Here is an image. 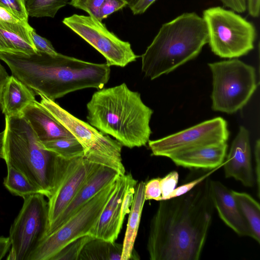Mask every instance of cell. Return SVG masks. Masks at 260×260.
<instances>
[{
  "label": "cell",
  "mask_w": 260,
  "mask_h": 260,
  "mask_svg": "<svg viewBox=\"0 0 260 260\" xmlns=\"http://www.w3.org/2000/svg\"><path fill=\"white\" fill-rule=\"evenodd\" d=\"M209 177L181 196L160 201L147 243L151 260H198L214 211Z\"/></svg>",
  "instance_id": "cell-1"
},
{
  "label": "cell",
  "mask_w": 260,
  "mask_h": 260,
  "mask_svg": "<svg viewBox=\"0 0 260 260\" xmlns=\"http://www.w3.org/2000/svg\"><path fill=\"white\" fill-rule=\"evenodd\" d=\"M0 60L12 75L32 90L53 101L78 90L102 89L108 82L110 67L85 61L57 53L25 55L0 53Z\"/></svg>",
  "instance_id": "cell-2"
},
{
  "label": "cell",
  "mask_w": 260,
  "mask_h": 260,
  "mask_svg": "<svg viewBox=\"0 0 260 260\" xmlns=\"http://www.w3.org/2000/svg\"><path fill=\"white\" fill-rule=\"evenodd\" d=\"M88 123L129 148L145 146L153 110L125 83L95 92L86 105Z\"/></svg>",
  "instance_id": "cell-3"
},
{
  "label": "cell",
  "mask_w": 260,
  "mask_h": 260,
  "mask_svg": "<svg viewBox=\"0 0 260 260\" xmlns=\"http://www.w3.org/2000/svg\"><path fill=\"white\" fill-rule=\"evenodd\" d=\"M208 43L206 25L194 12L163 24L141 55L142 72L154 80L196 57Z\"/></svg>",
  "instance_id": "cell-4"
},
{
  "label": "cell",
  "mask_w": 260,
  "mask_h": 260,
  "mask_svg": "<svg viewBox=\"0 0 260 260\" xmlns=\"http://www.w3.org/2000/svg\"><path fill=\"white\" fill-rule=\"evenodd\" d=\"M3 159L48 199L54 191L61 157L46 149L22 116H5Z\"/></svg>",
  "instance_id": "cell-5"
},
{
  "label": "cell",
  "mask_w": 260,
  "mask_h": 260,
  "mask_svg": "<svg viewBox=\"0 0 260 260\" xmlns=\"http://www.w3.org/2000/svg\"><path fill=\"white\" fill-rule=\"evenodd\" d=\"M208 43L216 55L236 58L254 48L256 31L254 25L233 10L214 7L203 12Z\"/></svg>",
  "instance_id": "cell-6"
},
{
  "label": "cell",
  "mask_w": 260,
  "mask_h": 260,
  "mask_svg": "<svg viewBox=\"0 0 260 260\" xmlns=\"http://www.w3.org/2000/svg\"><path fill=\"white\" fill-rule=\"evenodd\" d=\"M208 66L213 78L212 110L233 114L242 109L257 87L255 69L237 58Z\"/></svg>",
  "instance_id": "cell-7"
},
{
  "label": "cell",
  "mask_w": 260,
  "mask_h": 260,
  "mask_svg": "<svg viewBox=\"0 0 260 260\" xmlns=\"http://www.w3.org/2000/svg\"><path fill=\"white\" fill-rule=\"evenodd\" d=\"M40 104L78 140L84 151L83 157L88 161L125 174L122 162V145L98 131L88 123L73 116L58 104L42 94Z\"/></svg>",
  "instance_id": "cell-8"
},
{
  "label": "cell",
  "mask_w": 260,
  "mask_h": 260,
  "mask_svg": "<svg viewBox=\"0 0 260 260\" xmlns=\"http://www.w3.org/2000/svg\"><path fill=\"white\" fill-rule=\"evenodd\" d=\"M115 181L98 192L63 224L44 237L27 260H51L69 243L89 235L114 190Z\"/></svg>",
  "instance_id": "cell-9"
},
{
  "label": "cell",
  "mask_w": 260,
  "mask_h": 260,
  "mask_svg": "<svg viewBox=\"0 0 260 260\" xmlns=\"http://www.w3.org/2000/svg\"><path fill=\"white\" fill-rule=\"evenodd\" d=\"M23 203L11 224L9 238L11 246L8 260H27L45 236L48 223V202L37 193L23 199Z\"/></svg>",
  "instance_id": "cell-10"
},
{
  "label": "cell",
  "mask_w": 260,
  "mask_h": 260,
  "mask_svg": "<svg viewBox=\"0 0 260 260\" xmlns=\"http://www.w3.org/2000/svg\"><path fill=\"white\" fill-rule=\"evenodd\" d=\"M62 22L99 51L110 67H124L140 57L134 52L128 42L118 38L92 16L75 14L64 18Z\"/></svg>",
  "instance_id": "cell-11"
},
{
  "label": "cell",
  "mask_w": 260,
  "mask_h": 260,
  "mask_svg": "<svg viewBox=\"0 0 260 260\" xmlns=\"http://www.w3.org/2000/svg\"><path fill=\"white\" fill-rule=\"evenodd\" d=\"M229 135L227 122L218 117L148 143L152 155L170 158L196 148L227 142Z\"/></svg>",
  "instance_id": "cell-12"
},
{
  "label": "cell",
  "mask_w": 260,
  "mask_h": 260,
  "mask_svg": "<svg viewBox=\"0 0 260 260\" xmlns=\"http://www.w3.org/2000/svg\"><path fill=\"white\" fill-rule=\"evenodd\" d=\"M99 166L84 157L69 160L62 158L53 193L48 199V223L46 235Z\"/></svg>",
  "instance_id": "cell-13"
},
{
  "label": "cell",
  "mask_w": 260,
  "mask_h": 260,
  "mask_svg": "<svg viewBox=\"0 0 260 260\" xmlns=\"http://www.w3.org/2000/svg\"><path fill=\"white\" fill-rule=\"evenodd\" d=\"M137 180L131 174L119 175L114 190L89 235L94 238L114 242L117 239L122 223L120 220L121 204L128 188L136 186Z\"/></svg>",
  "instance_id": "cell-14"
},
{
  "label": "cell",
  "mask_w": 260,
  "mask_h": 260,
  "mask_svg": "<svg viewBox=\"0 0 260 260\" xmlns=\"http://www.w3.org/2000/svg\"><path fill=\"white\" fill-rule=\"evenodd\" d=\"M251 158L249 133L241 126L223 162L225 177L233 178L246 187H253L255 179Z\"/></svg>",
  "instance_id": "cell-15"
},
{
  "label": "cell",
  "mask_w": 260,
  "mask_h": 260,
  "mask_svg": "<svg viewBox=\"0 0 260 260\" xmlns=\"http://www.w3.org/2000/svg\"><path fill=\"white\" fill-rule=\"evenodd\" d=\"M119 176L115 170L99 165L86 180L45 236L63 224L98 192L115 181Z\"/></svg>",
  "instance_id": "cell-16"
},
{
  "label": "cell",
  "mask_w": 260,
  "mask_h": 260,
  "mask_svg": "<svg viewBox=\"0 0 260 260\" xmlns=\"http://www.w3.org/2000/svg\"><path fill=\"white\" fill-rule=\"evenodd\" d=\"M210 191L214 207L224 223L239 236L252 238L249 226L233 196L232 190L220 182L210 179Z\"/></svg>",
  "instance_id": "cell-17"
},
{
  "label": "cell",
  "mask_w": 260,
  "mask_h": 260,
  "mask_svg": "<svg viewBox=\"0 0 260 260\" xmlns=\"http://www.w3.org/2000/svg\"><path fill=\"white\" fill-rule=\"evenodd\" d=\"M228 146L226 142L206 145L180 152L170 159L178 166L212 170L223 166Z\"/></svg>",
  "instance_id": "cell-18"
},
{
  "label": "cell",
  "mask_w": 260,
  "mask_h": 260,
  "mask_svg": "<svg viewBox=\"0 0 260 260\" xmlns=\"http://www.w3.org/2000/svg\"><path fill=\"white\" fill-rule=\"evenodd\" d=\"M21 114L41 141L74 136L36 100L28 104L22 110Z\"/></svg>",
  "instance_id": "cell-19"
},
{
  "label": "cell",
  "mask_w": 260,
  "mask_h": 260,
  "mask_svg": "<svg viewBox=\"0 0 260 260\" xmlns=\"http://www.w3.org/2000/svg\"><path fill=\"white\" fill-rule=\"evenodd\" d=\"M28 23L0 21V53L29 55L37 52Z\"/></svg>",
  "instance_id": "cell-20"
},
{
  "label": "cell",
  "mask_w": 260,
  "mask_h": 260,
  "mask_svg": "<svg viewBox=\"0 0 260 260\" xmlns=\"http://www.w3.org/2000/svg\"><path fill=\"white\" fill-rule=\"evenodd\" d=\"M34 91L14 76H10L2 93L1 110L5 116L21 114L22 110L36 100Z\"/></svg>",
  "instance_id": "cell-21"
},
{
  "label": "cell",
  "mask_w": 260,
  "mask_h": 260,
  "mask_svg": "<svg viewBox=\"0 0 260 260\" xmlns=\"http://www.w3.org/2000/svg\"><path fill=\"white\" fill-rule=\"evenodd\" d=\"M145 182L141 181L135 187L133 204L131 206L122 244L121 260H129L136 256L134 247L140 225L141 217L144 205Z\"/></svg>",
  "instance_id": "cell-22"
},
{
  "label": "cell",
  "mask_w": 260,
  "mask_h": 260,
  "mask_svg": "<svg viewBox=\"0 0 260 260\" xmlns=\"http://www.w3.org/2000/svg\"><path fill=\"white\" fill-rule=\"evenodd\" d=\"M122 244L92 238L80 252L78 260H121Z\"/></svg>",
  "instance_id": "cell-23"
},
{
  "label": "cell",
  "mask_w": 260,
  "mask_h": 260,
  "mask_svg": "<svg viewBox=\"0 0 260 260\" xmlns=\"http://www.w3.org/2000/svg\"><path fill=\"white\" fill-rule=\"evenodd\" d=\"M243 215L247 222L252 234V239L260 243V207L250 194L232 190Z\"/></svg>",
  "instance_id": "cell-24"
},
{
  "label": "cell",
  "mask_w": 260,
  "mask_h": 260,
  "mask_svg": "<svg viewBox=\"0 0 260 260\" xmlns=\"http://www.w3.org/2000/svg\"><path fill=\"white\" fill-rule=\"evenodd\" d=\"M6 165L7 174L3 183L11 193L23 199L37 193L42 194L21 172L10 164Z\"/></svg>",
  "instance_id": "cell-25"
},
{
  "label": "cell",
  "mask_w": 260,
  "mask_h": 260,
  "mask_svg": "<svg viewBox=\"0 0 260 260\" xmlns=\"http://www.w3.org/2000/svg\"><path fill=\"white\" fill-rule=\"evenodd\" d=\"M41 142L46 149L64 159L83 157V148L74 136L56 138Z\"/></svg>",
  "instance_id": "cell-26"
},
{
  "label": "cell",
  "mask_w": 260,
  "mask_h": 260,
  "mask_svg": "<svg viewBox=\"0 0 260 260\" xmlns=\"http://www.w3.org/2000/svg\"><path fill=\"white\" fill-rule=\"evenodd\" d=\"M70 0H25L28 16L54 18L61 8Z\"/></svg>",
  "instance_id": "cell-27"
},
{
  "label": "cell",
  "mask_w": 260,
  "mask_h": 260,
  "mask_svg": "<svg viewBox=\"0 0 260 260\" xmlns=\"http://www.w3.org/2000/svg\"><path fill=\"white\" fill-rule=\"evenodd\" d=\"M93 237L86 235L80 237L66 245L51 260H78L85 245Z\"/></svg>",
  "instance_id": "cell-28"
},
{
  "label": "cell",
  "mask_w": 260,
  "mask_h": 260,
  "mask_svg": "<svg viewBox=\"0 0 260 260\" xmlns=\"http://www.w3.org/2000/svg\"><path fill=\"white\" fill-rule=\"evenodd\" d=\"M0 6L4 8L21 21L28 23V15L25 0H0Z\"/></svg>",
  "instance_id": "cell-29"
},
{
  "label": "cell",
  "mask_w": 260,
  "mask_h": 260,
  "mask_svg": "<svg viewBox=\"0 0 260 260\" xmlns=\"http://www.w3.org/2000/svg\"><path fill=\"white\" fill-rule=\"evenodd\" d=\"M105 0H70L69 4L86 12L98 19L99 10Z\"/></svg>",
  "instance_id": "cell-30"
},
{
  "label": "cell",
  "mask_w": 260,
  "mask_h": 260,
  "mask_svg": "<svg viewBox=\"0 0 260 260\" xmlns=\"http://www.w3.org/2000/svg\"><path fill=\"white\" fill-rule=\"evenodd\" d=\"M179 179V174L177 171H173L163 178H160L161 190V200H168L169 195L176 188Z\"/></svg>",
  "instance_id": "cell-31"
},
{
  "label": "cell",
  "mask_w": 260,
  "mask_h": 260,
  "mask_svg": "<svg viewBox=\"0 0 260 260\" xmlns=\"http://www.w3.org/2000/svg\"><path fill=\"white\" fill-rule=\"evenodd\" d=\"M31 38L37 52H43L54 55L58 52L55 50L51 43L39 35L32 28L30 31Z\"/></svg>",
  "instance_id": "cell-32"
},
{
  "label": "cell",
  "mask_w": 260,
  "mask_h": 260,
  "mask_svg": "<svg viewBox=\"0 0 260 260\" xmlns=\"http://www.w3.org/2000/svg\"><path fill=\"white\" fill-rule=\"evenodd\" d=\"M126 6L127 3L124 0H105L100 9L98 20L102 21L111 14Z\"/></svg>",
  "instance_id": "cell-33"
},
{
  "label": "cell",
  "mask_w": 260,
  "mask_h": 260,
  "mask_svg": "<svg viewBox=\"0 0 260 260\" xmlns=\"http://www.w3.org/2000/svg\"><path fill=\"white\" fill-rule=\"evenodd\" d=\"M221 167L222 166H220L214 169H212L207 174L203 175L202 176L197 179H195L189 182L186 183L177 188H175L174 190L169 195L168 200L174 197L181 196L189 191L192 189H193L196 186H197L199 183H200L201 182L204 180L205 179L209 177L210 175H211L213 172H214L216 170H217Z\"/></svg>",
  "instance_id": "cell-34"
},
{
  "label": "cell",
  "mask_w": 260,
  "mask_h": 260,
  "mask_svg": "<svg viewBox=\"0 0 260 260\" xmlns=\"http://www.w3.org/2000/svg\"><path fill=\"white\" fill-rule=\"evenodd\" d=\"M144 196L145 200L161 201V190L160 178L151 179L145 183Z\"/></svg>",
  "instance_id": "cell-35"
},
{
  "label": "cell",
  "mask_w": 260,
  "mask_h": 260,
  "mask_svg": "<svg viewBox=\"0 0 260 260\" xmlns=\"http://www.w3.org/2000/svg\"><path fill=\"white\" fill-rule=\"evenodd\" d=\"M135 186H131L126 192L123 200L120 212V220L123 224L125 215L129 213L134 200Z\"/></svg>",
  "instance_id": "cell-36"
},
{
  "label": "cell",
  "mask_w": 260,
  "mask_h": 260,
  "mask_svg": "<svg viewBox=\"0 0 260 260\" xmlns=\"http://www.w3.org/2000/svg\"><path fill=\"white\" fill-rule=\"evenodd\" d=\"M255 179L257 186V196L260 194V141L258 139L254 146Z\"/></svg>",
  "instance_id": "cell-37"
},
{
  "label": "cell",
  "mask_w": 260,
  "mask_h": 260,
  "mask_svg": "<svg viewBox=\"0 0 260 260\" xmlns=\"http://www.w3.org/2000/svg\"><path fill=\"white\" fill-rule=\"evenodd\" d=\"M226 7L237 13H243L246 10V0H220Z\"/></svg>",
  "instance_id": "cell-38"
},
{
  "label": "cell",
  "mask_w": 260,
  "mask_h": 260,
  "mask_svg": "<svg viewBox=\"0 0 260 260\" xmlns=\"http://www.w3.org/2000/svg\"><path fill=\"white\" fill-rule=\"evenodd\" d=\"M156 0H139L137 3L131 8L134 15L144 13Z\"/></svg>",
  "instance_id": "cell-39"
},
{
  "label": "cell",
  "mask_w": 260,
  "mask_h": 260,
  "mask_svg": "<svg viewBox=\"0 0 260 260\" xmlns=\"http://www.w3.org/2000/svg\"><path fill=\"white\" fill-rule=\"evenodd\" d=\"M0 21L12 23L24 22L1 6H0Z\"/></svg>",
  "instance_id": "cell-40"
},
{
  "label": "cell",
  "mask_w": 260,
  "mask_h": 260,
  "mask_svg": "<svg viewBox=\"0 0 260 260\" xmlns=\"http://www.w3.org/2000/svg\"><path fill=\"white\" fill-rule=\"evenodd\" d=\"M246 8L251 16L258 17L259 14L260 0H247Z\"/></svg>",
  "instance_id": "cell-41"
},
{
  "label": "cell",
  "mask_w": 260,
  "mask_h": 260,
  "mask_svg": "<svg viewBox=\"0 0 260 260\" xmlns=\"http://www.w3.org/2000/svg\"><path fill=\"white\" fill-rule=\"evenodd\" d=\"M11 243L9 237L0 236V260L2 259L10 250Z\"/></svg>",
  "instance_id": "cell-42"
},
{
  "label": "cell",
  "mask_w": 260,
  "mask_h": 260,
  "mask_svg": "<svg viewBox=\"0 0 260 260\" xmlns=\"http://www.w3.org/2000/svg\"><path fill=\"white\" fill-rule=\"evenodd\" d=\"M9 76L6 69L0 62V111L1 110V101L3 91Z\"/></svg>",
  "instance_id": "cell-43"
},
{
  "label": "cell",
  "mask_w": 260,
  "mask_h": 260,
  "mask_svg": "<svg viewBox=\"0 0 260 260\" xmlns=\"http://www.w3.org/2000/svg\"><path fill=\"white\" fill-rule=\"evenodd\" d=\"M4 131L0 133V158L3 159V142H4Z\"/></svg>",
  "instance_id": "cell-44"
},
{
  "label": "cell",
  "mask_w": 260,
  "mask_h": 260,
  "mask_svg": "<svg viewBox=\"0 0 260 260\" xmlns=\"http://www.w3.org/2000/svg\"><path fill=\"white\" fill-rule=\"evenodd\" d=\"M129 8L136 5L139 0H124Z\"/></svg>",
  "instance_id": "cell-45"
}]
</instances>
